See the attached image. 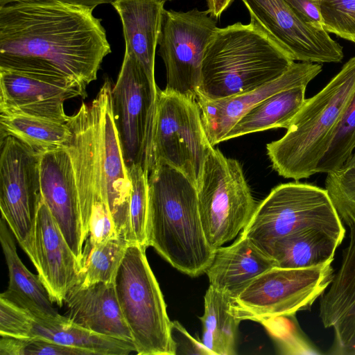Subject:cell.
Here are the masks:
<instances>
[{"mask_svg":"<svg viewBox=\"0 0 355 355\" xmlns=\"http://www.w3.org/2000/svg\"><path fill=\"white\" fill-rule=\"evenodd\" d=\"M94 9L60 1L0 6V69L87 87L111 53Z\"/></svg>","mask_w":355,"mask_h":355,"instance_id":"1","label":"cell"},{"mask_svg":"<svg viewBox=\"0 0 355 355\" xmlns=\"http://www.w3.org/2000/svg\"><path fill=\"white\" fill-rule=\"evenodd\" d=\"M147 246L190 277L205 272L215 250L202 229L196 185L166 165L148 174Z\"/></svg>","mask_w":355,"mask_h":355,"instance_id":"2","label":"cell"},{"mask_svg":"<svg viewBox=\"0 0 355 355\" xmlns=\"http://www.w3.org/2000/svg\"><path fill=\"white\" fill-rule=\"evenodd\" d=\"M294 62L252 19L217 28L202 60L198 96L215 100L250 92Z\"/></svg>","mask_w":355,"mask_h":355,"instance_id":"3","label":"cell"},{"mask_svg":"<svg viewBox=\"0 0 355 355\" xmlns=\"http://www.w3.org/2000/svg\"><path fill=\"white\" fill-rule=\"evenodd\" d=\"M355 91V57L329 83L306 98L286 134L266 146L272 168L298 181L316 173L336 127Z\"/></svg>","mask_w":355,"mask_h":355,"instance_id":"4","label":"cell"},{"mask_svg":"<svg viewBox=\"0 0 355 355\" xmlns=\"http://www.w3.org/2000/svg\"><path fill=\"white\" fill-rule=\"evenodd\" d=\"M146 250L137 244L128 246L114 280L116 296L137 354L174 355L178 348L172 322Z\"/></svg>","mask_w":355,"mask_h":355,"instance_id":"5","label":"cell"},{"mask_svg":"<svg viewBox=\"0 0 355 355\" xmlns=\"http://www.w3.org/2000/svg\"><path fill=\"white\" fill-rule=\"evenodd\" d=\"M211 147L196 100L159 88L144 162L148 173L169 166L196 185Z\"/></svg>","mask_w":355,"mask_h":355,"instance_id":"6","label":"cell"},{"mask_svg":"<svg viewBox=\"0 0 355 355\" xmlns=\"http://www.w3.org/2000/svg\"><path fill=\"white\" fill-rule=\"evenodd\" d=\"M206 239L214 250L234 239L257 207L240 163L214 146L196 184Z\"/></svg>","mask_w":355,"mask_h":355,"instance_id":"7","label":"cell"},{"mask_svg":"<svg viewBox=\"0 0 355 355\" xmlns=\"http://www.w3.org/2000/svg\"><path fill=\"white\" fill-rule=\"evenodd\" d=\"M311 227L345 235L326 189L296 181L273 188L257 205L241 234L262 248L277 239Z\"/></svg>","mask_w":355,"mask_h":355,"instance_id":"8","label":"cell"},{"mask_svg":"<svg viewBox=\"0 0 355 355\" xmlns=\"http://www.w3.org/2000/svg\"><path fill=\"white\" fill-rule=\"evenodd\" d=\"M331 264L296 269L273 267L232 298V312L241 321L263 323L309 309L332 282Z\"/></svg>","mask_w":355,"mask_h":355,"instance_id":"9","label":"cell"},{"mask_svg":"<svg viewBox=\"0 0 355 355\" xmlns=\"http://www.w3.org/2000/svg\"><path fill=\"white\" fill-rule=\"evenodd\" d=\"M0 144L1 217L37 269L35 232L42 200L40 153L12 136L0 139Z\"/></svg>","mask_w":355,"mask_h":355,"instance_id":"10","label":"cell"},{"mask_svg":"<svg viewBox=\"0 0 355 355\" xmlns=\"http://www.w3.org/2000/svg\"><path fill=\"white\" fill-rule=\"evenodd\" d=\"M217 28L207 10H164L158 45L166 67V89L196 100L204 55Z\"/></svg>","mask_w":355,"mask_h":355,"instance_id":"11","label":"cell"},{"mask_svg":"<svg viewBox=\"0 0 355 355\" xmlns=\"http://www.w3.org/2000/svg\"><path fill=\"white\" fill-rule=\"evenodd\" d=\"M158 89L150 84L135 58L125 51L112 89V100L114 122L128 168L136 164L144 167Z\"/></svg>","mask_w":355,"mask_h":355,"instance_id":"12","label":"cell"},{"mask_svg":"<svg viewBox=\"0 0 355 355\" xmlns=\"http://www.w3.org/2000/svg\"><path fill=\"white\" fill-rule=\"evenodd\" d=\"M250 19L294 61L339 62L343 46L324 29L304 21L286 0H241Z\"/></svg>","mask_w":355,"mask_h":355,"instance_id":"13","label":"cell"},{"mask_svg":"<svg viewBox=\"0 0 355 355\" xmlns=\"http://www.w3.org/2000/svg\"><path fill=\"white\" fill-rule=\"evenodd\" d=\"M111 83L106 80L92 102L97 132L100 164L109 209L119 236L130 244L131 180L115 125Z\"/></svg>","mask_w":355,"mask_h":355,"instance_id":"14","label":"cell"},{"mask_svg":"<svg viewBox=\"0 0 355 355\" xmlns=\"http://www.w3.org/2000/svg\"><path fill=\"white\" fill-rule=\"evenodd\" d=\"M40 176L42 199L81 266L85 239L73 166L64 147L40 153Z\"/></svg>","mask_w":355,"mask_h":355,"instance_id":"15","label":"cell"},{"mask_svg":"<svg viewBox=\"0 0 355 355\" xmlns=\"http://www.w3.org/2000/svg\"><path fill=\"white\" fill-rule=\"evenodd\" d=\"M349 228V241L343 251L340 268L327 292L322 295L320 317L325 328H333L334 339L328 354L355 355V210L336 208Z\"/></svg>","mask_w":355,"mask_h":355,"instance_id":"16","label":"cell"},{"mask_svg":"<svg viewBox=\"0 0 355 355\" xmlns=\"http://www.w3.org/2000/svg\"><path fill=\"white\" fill-rule=\"evenodd\" d=\"M86 86L0 69V112L24 114L67 123L65 101L86 96Z\"/></svg>","mask_w":355,"mask_h":355,"instance_id":"17","label":"cell"},{"mask_svg":"<svg viewBox=\"0 0 355 355\" xmlns=\"http://www.w3.org/2000/svg\"><path fill=\"white\" fill-rule=\"evenodd\" d=\"M322 69L319 63L294 62L282 76L250 92L215 100L198 96L196 102L211 146L222 142L236 122L260 102L284 89L307 86Z\"/></svg>","mask_w":355,"mask_h":355,"instance_id":"18","label":"cell"},{"mask_svg":"<svg viewBox=\"0 0 355 355\" xmlns=\"http://www.w3.org/2000/svg\"><path fill=\"white\" fill-rule=\"evenodd\" d=\"M35 233L38 277L51 300L62 306L68 291L78 282L81 266L42 200Z\"/></svg>","mask_w":355,"mask_h":355,"instance_id":"19","label":"cell"},{"mask_svg":"<svg viewBox=\"0 0 355 355\" xmlns=\"http://www.w3.org/2000/svg\"><path fill=\"white\" fill-rule=\"evenodd\" d=\"M64 302L68 318L74 323L97 334L133 343L114 282L76 284L67 293Z\"/></svg>","mask_w":355,"mask_h":355,"instance_id":"20","label":"cell"},{"mask_svg":"<svg viewBox=\"0 0 355 355\" xmlns=\"http://www.w3.org/2000/svg\"><path fill=\"white\" fill-rule=\"evenodd\" d=\"M273 267L274 260L254 241L240 234L232 245L215 250L205 273L209 286L234 299L254 279Z\"/></svg>","mask_w":355,"mask_h":355,"instance_id":"21","label":"cell"},{"mask_svg":"<svg viewBox=\"0 0 355 355\" xmlns=\"http://www.w3.org/2000/svg\"><path fill=\"white\" fill-rule=\"evenodd\" d=\"M165 2V0H115L111 3L122 24L125 51L135 58L154 87H157L155 80V58Z\"/></svg>","mask_w":355,"mask_h":355,"instance_id":"22","label":"cell"},{"mask_svg":"<svg viewBox=\"0 0 355 355\" xmlns=\"http://www.w3.org/2000/svg\"><path fill=\"white\" fill-rule=\"evenodd\" d=\"M345 237L324 229L311 227L277 239L262 249L275 267L307 268L331 263Z\"/></svg>","mask_w":355,"mask_h":355,"instance_id":"23","label":"cell"},{"mask_svg":"<svg viewBox=\"0 0 355 355\" xmlns=\"http://www.w3.org/2000/svg\"><path fill=\"white\" fill-rule=\"evenodd\" d=\"M8 224L1 217L0 242L8 269L9 284L0 296L28 310L34 316L58 317L38 275L31 272L19 259Z\"/></svg>","mask_w":355,"mask_h":355,"instance_id":"24","label":"cell"},{"mask_svg":"<svg viewBox=\"0 0 355 355\" xmlns=\"http://www.w3.org/2000/svg\"><path fill=\"white\" fill-rule=\"evenodd\" d=\"M33 337L85 350L92 355H127L136 352L132 343L97 334L62 315L45 318L32 314Z\"/></svg>","mask_w":355,"mask_h":355,"instance_id":"25","label":"cell"},{"mask_svg":"<svg viewBox=\"0 0 355 355\" xmlns=\"http://www.w3.org/2000/svg\"><path fill=\"white\" fill-rule=\"evenodd\" d=\"M306 85L277 92L245 114L223 138L227 141L272 128L287 129L305 101Z\"/></svg>","mask_w":355,"mask_h":355,"instance_id":"26","label":"cell"},{"mask_svg":"<svg viewBox=\"0 0 355 355\" xmlns=\"http://www.w3.org/2000/svg\"><path fill=\"white\" fill-rule=\"evenodd\" d=\"M202 343L213 355L236 354V338L240 322L232 312V298L209 286L204 297Z\"/></svg>","mask_w":355,"mask_h":355,"instance_id":"27","label":"cell"},{"mask_svg":"<svg viewBox=\"0 0 355 355\" xmlns=\"http://www.w3.org/2000/svg\"><path fill=\"white\" fill-rule=\"evenodd\" d=\"M71 134L67 123L0 112L1 139L12 136L40 153L63 147Z\"/></svg>","mask_w":355,"mask_h":355,"instance_id":"28","label":"cell"},{"mask_svg":"<svg viewBox=\"0 0 355 355\" xmlns=\"http://www.w3.org/2000/svg\"><path fill=\"white\" fill-rule=\"evenodd\" d=\"M129 243L116 236L94 246H84L78 285L114 282Z\"/></svg>","mask_w":355,"mask_h":355,"instance_id":"29","label":"cell"},{"mask_svg":"<svg viewBox=\"0 0 355 355\" xmlns=\"http://www.w3.org/2000/svg\"><path fill=\"white\" fill-rule=\"evenodd\" d=\"M355 149V91L336 127L329 145L316 168V173L341 167Z\"/></svg>","mask_w":355,"mask_h":355,"instance_id":"30","label":"cell"},{"mask_svg":"<svg viewBox=\"0 0 355 355\" xmlns=\"http://www.w3.org/2000/svg\"><path fill=\"white\" fill-rule=\"evenodd\" d=\"M128 168L132 186L130 202V244H137L147 248L149 173L141 164H133Z\"/></svg>","mask_w":355,"mask_h":355,"instance_id":"31","label":"cell"},{"mask_svg":"<svg viewBox=\"0 0 355 355\" xmlns=\"http://www.w3.org/2000/svg\"><path fill=\"white\" fill-rule=\"evenodd\" d=\"M323 28L355 43V0H319Z\"/></svg>","mask_w":355,"mask_h":355,"instance_id":"32","label":"cell"},{"mask_svg":"<svg viewBox=\"0 0 355 355\" xmlns=\"http://www.w3.org/2000/svg\"><path fill=\"white\" fill-rule=\"evenodd\" d=\"M1 355H92L90 352L62 345L44 338H19L1 336Z\"/></svg>","mask_w":355,"mask_h":355,"instance_id":"33","label":"cell"},{"mask_svg":"<svg viewBox=\"0 0 355 355\" xmlns=\"http://www.w3.org/2000/svg\"><path fill=\"white\" fill-rule=\"evenodd\" d=\"M327 174L325 189L336 208L355 210V153L341 167Z\"/></svg>","mask_w":355,"mask_h":355,"instance_id":"34","label":"cell"},{"mask_svg":"<svg viewBox=\"0 0 355 355\" xmlns=\"http://www.w3.org/2000/svg\"><path fill=\"white\" fill-rule=\"evenodd\" d=\"M32 314L24 308L0 296V335L31 338Z\"/></svg>","mask_w":355,"mask_h":355,"instance_id":"35","label":"cell"},{"mask_svg":"<svg viewBox=\"0 0 355 355\" xmlns=\"http://www.w3.org/2000/svg\"><path fill=\"white\" fill-rule=\"evenodd\" d=\"M298 15L307 24L324 29L319 0H286Z\"/></svg>","mask_w":355,"mask_h":355,"instance_id":"36","label":"cell"},{"mask_svg":"<svg viewBox=\"0 0 355 355\" xmlns=\"http://www.w3.org/2000/svg\"><path fill=\"white\" fill-rule=\"evenodd\" d=\"M115 0H0V6L17 2L60 1L63 3L94 8L103 3H111ZM171 1L173 0H165Z\"/></svg>","mask_w":355,"mask_h":355,"instance_id":"37","label":"cell"},{"mask_svg":"<svg viewBox=\"0 0 355 355\" xmlns=\"http://www.w3.org/2000/svg\"><path fill=\"white\" fill-rule=\"evenodd\" d=\"M207 11L215 19L220 18L222 13L232 4L233 0H206Z\"/></svg>","mask_w":355,"mask_h":355,"instance_id":"38","label":"cell"}]
</instances>
